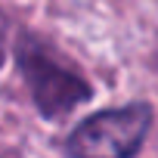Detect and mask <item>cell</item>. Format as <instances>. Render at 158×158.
<instances>
[{
  "mask_svg": "<svg viewBox=\"0 0 158 158\" xmlns=\"http://www.w3.org/2000/svg\"><path fill=\"white\" fill-rule=\"evenodd\" d=\"M16 56H19V68L25 74V81L31 87L34 106L44 118L59 121L93 96L90 84L71 65H65L47 44H40L34 37H25L19 44Z\"/></svg>",
  "mask_w": 158,
  "mask_h": 158,
  "instance_id": "1",
  "label": "cell"
},
{
  "mask_svg": "<svg viewBox=\"0 0 158 158\" xmlns=\"http://www.w3.org/2000/svg\"><path fill=\"white\" fill-rule=\"evenodd\" d=\"M152 127V109L146 102H130L121 109H102L77 124L65 152L71 158H133Z\"/></svg>",
  "mask_w": 158,
  "mask_h": 158,
  "instance_id": "2",
  "label": "cell"
},
{
  "mask_svg": "<svg viewBox=\"0 0 158 158\" xmlns=\"http://www.w3.org/2000/svg\"><path fill=\"white\" fill-rule=\"evenodd\" d=\"M0 65H3V44H0Z\"/></svg>",
  "mask_w": 158,
  "mask_h": 158,
  "instance_id": "3",
  "label": "cell"
}]
</instances>
